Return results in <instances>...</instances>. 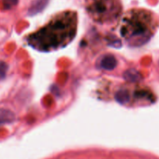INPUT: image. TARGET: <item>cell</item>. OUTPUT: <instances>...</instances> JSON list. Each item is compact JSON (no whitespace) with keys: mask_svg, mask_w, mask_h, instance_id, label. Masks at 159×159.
Wrapping results in <instances>:
<instances>
[{"mask_svg":"<svg viewBox=\"0 0 159 159\" xmlns=\"http://www.w3.org/2000/svg\"><path fill=\"white\" fill-rule=\"evenodd\" d=\"M47 2H48V0H36L34 4H33L31 9H30V12H31L32 14L38 12L39 11L41 10L46 6Z\"/></svg>","mask_w":159,"mask_h":159,"instance_id":"obj_8","label":"cell"},{"mask_svg":"<svg viewBox=\"0 0 159 159\" xmlns=\"http://www.w3.org/2000/svg\"><path fill=\"white\" fill-rule=\"evenodd\" d=\"M77 23V13L73 11H65L31 34L27 42L30 46L40 51H51L63 48L74 39Z\"/></svg>","mask_w":159,"mask_h":159,"instance_id":"obj_1","label":"cell"},{"mask_svg":"<svg viewBox=\"0 0 159 159\" xmlns=\"http://www.w3.org/2000/svg\"><path fill=\"white\" fill-rule=\"evenodd\" d=\"M18 0H2V6L4 9H9L17 4Z\"/></svg>","mask_w":159,"mask_h":159,"instance_id":"obj_9","label":"cell"},{"mask_svg":"<svg viewBox=\"0 0 159 159\" xmlns=\"http://www.w3.org/2000/svg\"><path fill=\"white\" fill-rule=\"evenodd\" d=\"M156 27V18L151 11L132 9L121 20L120 34L131 46H141L150 40Z\"/></svg>","mask_w":159,"mask_h":159,"instance_id":"obj_2","label":"cell"},{"mask_svg":"<svg viewBox=\"0 0 159 159\" xmlns=\"http://www.w3.org/2000/svg\"><path fill=\"white\" fill-rule=\"evenodd\" d=\"M124 79L131 82H139L141 79V75L137 70L129 69L124 73Z\"/></svg>","mask_w":159,"mask_h":159,"instance_id":"obj_6","label":"cell"},{"mask_svg":"<svg viewBox=\"0 0 159 159\" xmlns=\"http://www.w3.org/2000/svg\"><path fill=\"white\" fill-rule=\"evenodd\" d=\"M15 119V115L9 110L0 108V125L12 123Z\"/></svg>","mask_w":159,"mask_h":159,"instance_id":"obj_5","label":"cell"},{"mask_svg":"<svg viewBox=\"0 0 159 159\" xmlns=\"http://www.w3.org/2000/svg\"><path fill=\"white\" fill-rule=\"evenodd\" d=\"M85 9L93 20L107 23L119 18L122 6L120 0H85Z\"/></svg>","mask_w":159,"mask_h":159,"instance_id":"obj_3","label":"cell"},{"mask_svg":"<svg viewBox=\"0 0 159 159\" xmlns=\"http://www.w3.org/2000/svg\"><path fill=\"white\" fill-rule=\"evenodd\" d=\"M116 64H117V62H116V58L113 55L108 54V55H106L102 57L100 62V66L103 69L111 70L116 66Z\"/></svg>","mask_w":159,"mask_h":159,"instance_id":"obj_4","label":"cell"},{"mask_svg":"<svg viewBox=\"0 0 159 159\" xmlns=\"http://www.w3.org/2000/svg\"><path fill=\"white\" fill-rule=\"evenodd\" d=\"M115 97L116 101L121 104H126L130 101V94L129 92L126 89H121L118 91Z\"/></svg>","mask_w":159,"mask_h":159,"instance_id":"obj_7","label":"cell"},{"mask_svg":"<svg viewBox=\"0 0 159 159\" xmlns=\"http://www.w3.org/2000/svg\"><path fill=\"white\" fill-rule=\"evenodd\" d=\"M6 70H7V65L4 62L0 63V76L1 77H3L5 75V74L6 72Z\"/></svg>","mask_w":159,"mask_h":159,"instance_id":"obj_10","label":"cell"}]
</instances>
